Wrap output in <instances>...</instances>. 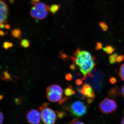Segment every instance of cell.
Listing matches in <instances>:
<instances>
[{
    "label": "cell",
    "mask_w": 124,
    "mask_h": 124,
    "mask_svg": "<svg viewBox=\"0 0 124 124\" xmlns=\"http://www.w3.org/2000/svg\"><path fill=\"white\" fill-rule=\"evenodd\" d=\"M72 57L74 64L79 67L80 70L84 75H88L95 67V58L88 51L81 50L78 48Z\"/></svg>",
    "instance_id": "1"
},
{
    "label": "cell",
    "mask_w": 124,
    "mask_h": 124,
    "mask_svg": "<svg viewBox=\"0 0 124 124\" xmlns=\"http://www.w3.org/2000/svg\"><path fill=\"white\" fill-rule=\"evenodd\" d=\"M49 11V6L43 2H39L32 7L30 11L31 16L38 20H42L46 17Z\"/></svg>",
    "instance_id": "2"
},
{
    "label": "cell",
    "mask_w": 124,
    "mask_h": 124,
    "mask_svg": "<svg viewBox=\"0 0 124 124\" xmlns=\"http://www.w3.org/2000/svg\"><path fill=\"white\" fill-rule=\"evenodd\" d=\"M87 107L84 103L80 101H77L73 102L67 110L72 115L80 116L84 115L86 113Z\"/></svg>",
    "instance_id": "3"
},
{
    "label": "cell",
    "mask_w": 124,
    "mask_h": 124,
    "mask_svg": "<svg viewBox=\"0 0 124 124\" xmlns=\"http://www.w3.org/2000/svg\"><path fill=\"white\" fill-rule=\"evenodd\" d=\"M39 108L41 110V118L44 124H54L57 119L55 112L48 107L40 106Z\"/></svg>",
    "instance_id": "4"
},
{
    "label": "cell",
    "mask_w": 124,
    "mask_h": 124,
    "mask_svg": "<svg viewBox=\"0 0 124 124\" xmlns=\"http://www.w3.org/2000/svg\"><path fill=\"white\" fill-rule=\"evenodd\" d=\"M99 108L102 113L108 114L113 113L116 110L117 104L115 100L106 98L99 103Z\"/></svg>",
    "instance_id": "5"
},
{
    "label": "cell",
    "mask_w": 124,
    "mask_h": 124,
    "mask_svg": "<svg viewBox=\"0 0 124 124\" xmlns=\"http://www.w3.org/2000/svg\"><path fill=\"white\" fill-rule=\"evenodd\" d=\"M9 12L8 8L6 3L0 0V28H9V25L7 24Z\"/></svg>",
    "instance_id": "6"
},
{
    "label": "cell",
    "mask_w": 124,
    "mask_h": 124,
    "mask_svg": "<svg viewBox=\"0 0 124 124\" xmlns=\"http://www.w3.org/2000/svg\"><path fill=\"white\" fill-rule=\"evenodd\" d=\"M78 91L84 95L85 98H87L86 101L89 104L92 103L95 98L94 91L89 84L85 83L82 85V88H78Z\"/></svg>",
    "instance_id": "7"
},
{
    "label": "cell",
    "mask_w": 124,
    "mask_h": 124,
    "mask_svg": "<svg viewBox=\"0 0 124 124\" xmlns=\"http://www.w3.org/2000/svg\"><path fill=\"white\" fill-rule=\"evenodd\" d=\"M26 118L29 124H39L41 119V115L37 110L32 109L27 113Z\"/></svg>",
    "instance_id": "8"
},
{
    "label": "cell",
    "mask_w": 124,
    "mask_h": 124,
    "mask_svg": "<svg viewBox=\"0 0 124 124\" xmlns=\"http://www.w3.org/2000/svg\"><path fill=\"white\" fill-rule=\"evenodd\" d=\"M46 97L51 102H57L61 100L62 95L55 91L46 90Z\"/></svg>",
    "instance_id": "9"
},
{
    "label": "cell",
    "mask_w": 124,
    "mask_h": 124,
    "mask_svg": "<svg viewBox=\"0 0 124 124\" xmlns=\"http://www.w3.org/2000/svg\"><path fill=\"white\" fill-rule=\"evenodd\" d=\"M120 94V89L116 86L110 90L108 93V95L110 97L115 98Z\"/></svg>",
    "instance_id": "10"
},
{
    "label": "cell",
    "mask_w": 124,
    "mask_h": 124,
    "mask_svg": "<svg viewBox=\"0 0 124 124\" xmlns=\"http://www.w3.org/2000/svg\"><path fill=\"white\" fill-rule=\"evenodd\" d=\"M46 90L49 91H55L59 93L60 94H63V90L61 86L57 85H53L47 87Z\"/></svg>",
    "instance_id": "11"
},
{
    "label": "cell",
    "mask_w": 124,
    "mask_h": 124,
    "mask_svg": "<svg viewBox=\"0 0 124 124\" xmlns=\"http://www.w3.org/2000/svg\"><path fill=\"white\" fill-rule=\"evenodd\" d=\"M11 34L14 38H17L19 39L22 38V32L19 28H16L12 30L11 31Z\"/></svg>",
    "instance_id": "12"
},
{
    "label": "cell",
    "mask_w": 124,
    "mask_h": 124,
    "mask_svg": "<svg viewBox=\"0 0 124 124\" xmlns=\"http://www.w3.org/2000/svg\"><path fill=\"white\" fill-rule=\"evenodd\" d=\"M65 95L67 97L71 96L75 94V92L73 90L71 85H68L64 90Z\"/></svg>",
    "instance_id": "13"
},
{
    "label": "cell",
    "mask_w": 124,
    "mask_h": 124,
    "mask_svg": "<svg viewBox=\"0 0 124 124\" xmlns=\"http://www.w3.org/2000/svg\"><path fill=\"white\" fill-rule=\"evenodd\" d=\"M115 48L111 45H107L103 48V51L108 54H111L115 51Z\"/></svg>",
    "instance_id": "14"
},
{
    "label": "cell",
    "mask_w": 124,
    "mask_h": 124,
    "mask_svg": "<svg viewBox=\"0 0 124 124\" xmlns=\"http://www.w3.org/2000/svg\"><path fill=\"white\" fill-rule=\"evenodd\" d=\"M60 5L54 4L49 6V11L52 14H54L57 13L59 8Z\"/></svg>",
    "instance_id": "15"
},
{
    "label": "cell",
    "mask_w": 124,
    "mask_h": 124,
    "mask_svg": "<svg viewBox=\"0 0 124 124\" xmlns=\"http://www.w3.org/2000/svg\"><path fill=\"white\" fill-rule=\"evenodd\" d=\"M20 45L23 48H28L30 46L31 42L27 39H23L21 40L20 42Z\"/></svg>",
    "instance_id": "16"
},
{
    "label": "cell",
    "mask_w": 124,
    "mask_h": 124,
    "mask_svg": "<svg viewBox=\"0 0 124 124\" xmlns=\"http://www.w3.org/2000/svg\"><path fill=\"white\" fill-rule=\"evenodd\" d=\"M117 53H114L109 56V62L110 64H114L116 62Z\"/></svg>",
    "instance_id": "17"
},
{
    "label": "cell",
    "mask_w": 124,
    "mask_h": 124,
    "mask_svg": "<svg viewBox=\"0 0 124 124\" xmlns=\"http://www.w3.org/2000/svg\"><path fill=\"white\" fill-rule=\"evenodd\" d=\"M119 76L124 81V63L122 64L120 68Z\"/></svg>",
    "instance_id": "18"
},
{
    "label": "cell",
    "mask_w": 124,
    "mask_h": 124,
    "mask_svg": "<svg viewBox=\"0 0 124 124\" xmlns=\"http://www.w3.org/2000/svg\"><path fill=\"white\" fill-rule=\"evenodd\" d=\"M99 25L102 30L104 31H106L108 30V25L104 22H100L99 23Z\"/></svg>",
    "instance_id": "19"
},
{
    "label": "cell",
    "mask_w": 124,
    "mask_h": 124,
    "mask_svg": "<svg viewBox=\"0 0 124 124\" xmlns=\"http://www.w3.org/2000/svg\"><path fill=\"white\" fill-rule=\"evenodd\" d=\"M13 46V43L8 42V41H5V42H4V44H3V47L5 49H8L10 48H11Z\"/></svg>",
    "instance_id": "20"
},
{
    "label": "cell",
    "mask_w": 124,
    "mask_h": 124,
    "mask_svg": "<svg viewBox=\"0 0 124 124\" xmlns=\"http://www.w3.org/2000/svg\"><path fill=\"white\" fill-rule=\"evenodd\" d=\"M68 124H85L83 122L80 121L78 118H76L72 120Z\"/></svg>",
    "instance_id": "21"
},
{
    "label": "cell",
    "mask_w": 124,
    "mask_h": 124,
    "mask_svg": "<svg viewBox=\"0 0 124 124\" xmlns=\"http://www.w3.org/2000/svg\"><path fill=\"white\" fill-rule=\"evenodd\" d=\"M60 58L62 59L63 60L66 61L68 59H69V56L68 55H66V54L64 53L61 52L60 53Z\"/></svg>",
    "instance_id": "22"
},
{
    "label": "cell",
    "mask_w": 124,
    "mask_h": 124,
    "mask_svg": "<svg viewBox=\"0 0 124 124\" xmlns=\"http://www.w3.org/2000/svg\"><path fill=\"white\" fill-rule=\"evenodd\" d=\"M3 79L11 80V76L7 71H5L4 73L3 76Z\"/></svg>",
    "instance_id": "23"
},
{
    "label": "cell",
    "mask_w": 124,
    "mask_h": 124,
    "mask_svg": "<svg viewBox=\"0 0 124 124\" xmlns=\"http://www.w3.org/2000/svg\"><path fill=\"white\" fill-rule=\"evenodd\" d=\"M56 112L58 117L60 119H62L66 116V113L63 112L58 111H56Z\"/></svg>",
    "instance_id": "24"
},
{
    "label": "cell",
    "mask_w": 124,
    "mask_h": 124,
    "mask_svg": "<svg viewBox=\"0 0 124 124\" xmlns=\"http://www.w3.org/2000/svg\"><path fill=\"white\" fill-rule=\"evenodd\" d=\"M124 60V56L123 55H118L116 58V62H123Z\"/></svg>",
    "instance_id": "25"
},
{
    "label": "cell",
    "mask_w": 124,
    "mask_h": 124,
    "mask_svg": "<svg viewBox=\"0 0 124 124\" xmlns=\"http://www.w3.org/2000/svg\"><path fill=\"white\" fill-rule=\"evenodd\" d=\"M102 44L100 42H97L96 46H95V49L96 50H98L102 49Z\"/></svg>",
    "instance_id": "26"
},
{
    "label": "cell",
    "mask_w": 124,
    "mask_h": 124,
    "mask_svg": "<svg viewBox=\"0 0 124 124\" xmlns=\"http://www.w3.org/2000/svg\"><path fill=\"white\" fill-rule=\"evenodd\" d=\"M65 78H66V79L68 81H70L72 79V75L71 73H67L65 76Z\"/></svg>",
    "instance_id": "27"
},
{
    "label": "cell",
    "mask_w": 124,
    "mask_h": 124,
    "mask_svg": "<svg viewBox=\"0 0 124 124\" xmlns=\"http://www.w3.org/2000/svg\"><path fill=\"white\" fill-rule=\"evenodd\" d=\"M109 81L110 82L111 84H116V79L115 77H112L110 78L109 79Z\"/></svg>",
    "instance_id": "28"
},
{
    "label": "cell",
    "mask_w": 124,
    "mask_h": 124,
    "mask_svg": "<svg viewBox=\"0 0 124 124\" xmlns=\"http://www.w3.org/2000/svg\"><path fill=\"white\" fill-rule=\"evenodd\" d=\"M82 83H83V82H82V80L80 79H77L76 80V84L77 85H78V86L82 85Z\"/></svg>",
    "instance_id": "29"
},
{
    "label": "cell",
    "mask_w": 124,
    "mask_h": 124,
    "mask_svg": "<svg viewBox=\"0 0 124 124\" xmlns=\"http://www.w3.org/2000/svg\"><path fill=\"white\" fill-rule=\"evenodd\" d=\"M4 120V116L2 112L0 111V124H2Z\"/></svg>",
    "instance_id": "30"
},
{
    "label": "cell",
    "mask_w": 124,
    "mask_h": 124,
    "mask_svg": "<svg viewBox=\"0 0 124 124\" xmlns=\"http://www.w3.org/2000/svg\"><path fill=\"white\" fill-rule=\"evenodd\" d=\"M22 99L19 98L16 99L15 100L16 103L17 104H21V103L22 102Z\"/></svg>",
    "instance_id": "31"
},
{
    "label": "cell",
    "mask_w": 124,
    "mask_h": 124,
    "mask_svg": "<svg viewBox=\"0 0 124 124\" xmlns=\"http://www.w3.org/2000/svg\"><path fill=\"white\" fill-rule=\"evenodd\" d=\"M40 0H31V4L35 5L39 2Z\"/></svg>",
    "instance_id": "32"
},
{
    "label": "cell",
    "mask_w": 124,
    "mask_h": 124,
    "mask_svg": "<svg viewBox=\"0 0 124 124\" xmlns=\"http://www.w3.org/2000/svg\"><path fill=\"white\" fill-rule=\"evenodd\" d=\"M70 69H71V70H74L76 69V64H71L70 67Z\"/></svg>",
    "instance_id": "33"
},
{
    "label": "cell",
    "mask_w": 124,
    "mask_h": 124,
    "mask_svg": "<svg viewBox=\"0 0 124 124\" xmlns=\"http://www.w3.org/2000/svg\"><path fill=\"white\" fill-rule=\"evenodd\" d=\"M121 93L123 97L124 98V85L122 86V89H121Z\"/></svg>",
    "instance_id": "34"
},
{
    "label": "cell",
    "mask_w": 124,
    "mask_h": 124,
    "mask_svg": "<svg viewBox=\"0 0 124 124\" xmlns=\"http://www.w3.org/2000/svg\"><path fill=\"white\" fill-rule=\"evenodd\" d=\"M121 124H124V116L122 119V121H121Z\"/></svg>",
    "instance_id": "35"
},
{
    "label": "cell",
    "mask_w": 124,
    "mask_h": 124,
    "mask_svg": "<svg viewBox=\"0 0 124 124\" xmlns=\"http://www.w3.org/2000/svg\"><path fill=\"white\" fill-rule=\"evenodd\" d=\"M2 96H1V95H0V100H1V99H2Z\"/></svg>",
    "instance_id": "36"
}]
</instances>
